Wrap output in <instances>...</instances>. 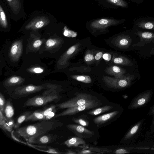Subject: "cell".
I'll use <instances>...</instances> for the list:
<instances>
[{"mask_svg":"<svg viewBox=\"0 0 154 154\" xmlns=\"http://www.w3.org/2000/svg\"><path fill=\"white\" fill-rule=\"evenodd\" d=\"M151 149L154 151V146Z\"/></svg>","mask_w":154,"mask_h":154,"instance_id":"cell-45","label":"cell"},{"mask_svg":"<svg viewBox=\"0 0 154 154\" xmlns=\"http://www.w3.org/2000/svg\"><path fill=\"white\" fill-rule=\"evenodd\" d=\"M0 126L3 130L11 132L12 129L10 127L5 118L3 113L0 110Z\"/></svg>","mask_w":154,"mask_h":154,"instance_id":"cell-21","label":"cell"},{"mask_svg":"<svg viewBox=\"0 0 154 154\" xmlns=\"http://www.w3.org/2000/svg\"><path fill=\"white\" fill-rule=\"evenodd\" d=\"M57 108L56 105H51L42 110V112L45 117L50 112Z\"/></svg>","mask_w":154,"mask_h":154,"instance_id":"cell-33","label":"cell"},{"mask_svg":"<svg viewBox=\"0 0 154 154\" xmlns=\"http://www.w3.org/2000/svg\"><path fill=\"white\" fill-rule=\"evenodd\" d=\"M113 108V106L111 105H106L90 110L88 112V113L91 115L96 116L108 111L112 109Z\"/></svg>","mask_w":154,"mask_h":154,"instance_id":"cell-20","label":"cell"},{"mask_svg":"<svg viewBox=\"0 0 154 154\" xmlns=\"http://www.w3.org/2000/svg\"><path fill=\"white\" fill-rule=\"evenodd\" d=\"M74 78L77 80L85 83H90L91 82V78L88 76L79 75L75 76Z\"/></svg>","mask_w":154,"mask_h":154,"instance_id":"cell-32","label":"cell"},{"mask_svg":"<svg viewBox=\"0 0 154 154\" xmlns=\"http://www.w3.org/2000/svg\"><path fill=\"white\" fill-rule=\"evenodd\" d=\"M43 88L44 87L42 86L29 85L16 88L12 92L10 93L9 95L12 98L17 99L27 97Z\"/></svg>","mask_w":154,"mask_h":154,"instance_id":"cell-7","label":"cell"},{"mask_svg":"<svg viewBox=\"0 0 154 154\" xmlns=\"http://www.w3.org/2000/svg\"><path fill=\"white\" fill-rule=\"evenodd\" d=\"M6 103V101L5 98L3 94L0 93V110L3 113L4 112V109L5 105Z\"/></svg>","mask_w":154,"mask_h":154,"instance_id":"cell-34","label":"cell"},{"mask_svg":"<svg viewBox=\"0 0 154 154\" xmlns=\"http://www.w3.org/2000/svg\"><path fill=\"white\" fill-rule=\"evenodd\" d=\"M57 108L49 113L45 118V120H50L54 117L57 111Z\"/></svg>","mask_w":154,"mask_h":154,"instance_id":"cell-36","label":"cell"},{"mask_svg":"<svg viewBox=\"0 0 154 154\" xmlns=\"http://www.w3.org/2000/svg\"><path fill=\"white\" fill-rule=\"evenodd\" d=\"M94 99L91 95L84 93L78 94L76 96L64 102L56 104L57 109H61L82 105Z\"/></svg>","mask_w":154,"mask_h":154,"instance_id":"cell-3","label":"cell"},{"mask_svg":"<svg viewBox=\"0 0 154 154\" xmlns=\"http://www.w3.org/2000/svg\"><path fill=\"white\" fill-rule=\"evenodd\" d=\"M20 81V79L18 77H12L9 80L7 86H12L13 85L18 84Z\"/></svg>","mask_w":154,"mask_h":154,"instance_id":"cell-35","label":"cell"},{"mask_svg":"<svg viewBox=\"0 0 154 154\" xmlns=\"http://www.w3.org/2000/svg\"><path fill=\"white\" fill-rule=\"evenodd\" d=\"M50 23L49 19L47 17L42 16L37 17L33 18L26 26V29H37L48 25Z\"/></svg>","mask_w":154,"mask_h":154,"instance_id":"cell-11","label":"cell"},{"mask_svg":"<svg viewBox=\"0 0 154 154\" xmlns=\"http://www.w3.org/2000/svg\"><path fill=\"white\" fill-rule=\"evenodd\" d=\"M63 123L55 118L44 120L36 123L19 127L15 133L19 137L28 141L31 138L38 136L62 127Z\"/></svg>","mask_w":154,"mask_h":154,"instance_id":"cell-1","label":"cell"},{"mask_svg":"<svg viewBox=\"0 0 154 154\" xmlns=\"http://www.w3.org/2000/svg\"><path fill=\"white\" fill-rule=\"evenodd\" d=\"M63 144L68 147H76L86 144L85 141L79 137H74L68 139Z\"/></svg>","mask_w":154,"mask_h":154,"instance_id":"cell-16","label":"cell"},{"mask_svg":"<svg viewBox=\"0 0 154 154\" xmlns=\"http://www.w3.org/2000/svg\"><path fill=\"white\" fill-rule=\"evenodd\" d=\"M42 42L40 40L35 41L33 44V46L35 48H38L41 45Z\"/></svg>","mask_w":154,"mask_h":154,"instance_id":"cell-40","label":"cell"},{"mask_svg":"<svg viewBox=\"0 0 154 154\" xmlns=\"http://www.w3.org/2000/svg\"><path fill=\"white\" fill-rule=\"evenodd\" d=\"M33 71L35 73H41L43 71V70L39 68H35L33 69Z\"/></svg>","mask_w":154,"mask_h":154,"instance_id":"cell-43","label":"cell"},{"mask_svg":"<svg viewBox=\"0 0 154 154\" xmlns=\"http://www.w3.org/2000/svg\"><path fill=\"white\" fill-rule=\"evenodd\" d=\"M14 113V109L11 102L10 100H7L3 114L8 123L14 121L13 117Z\"/></svg>","mask_w":154,"mask_h":154,"instance_id":"cell-15","label":"cell"},{"mask_svg":"<svg viewBox=\"0 0 154 154\" xmlns=\"http://www.w3.org/2000/svg\"><path fill=\"white\" fill-rule=\"evenodd\" d=\"M134 78V76L131 75L117 77L114 79L105 77L104 79L107 85L110 87L116 88H121L129 86Z\"/></svg>","mask_w":154,"mask_h":154,"instance_id":"cell-6","label":"cell"},{"mask_svg":"<svg viewBox=\"0 0 154 154\" xmlns=\"http://www.w3.org/2000/svg\"><path fill=\"white\" fill-rule=\"evenodd\" d=\"M119 22V21L113 19L102 18L93 21L91 23V25L94 28L101 29L116 24Z\"/></svg>","mask_w":154,"mask_h":154,"instance_id":"cell-12","label":"cell"},{"mask_svg":"<svg viewBox=\"0 0 154 154\" xmlns=\"http://www.w3.org/2000/svg\"><path fill=\"white\" fill-rule=\"evenodd\" d=\"M132 42V40L129 36L124 35L122 36L119 41V44L120 46L124 48L129 46Z\"/></svg>","mask_w":154,"mask_h":154,"instance_id":"cell-26","label":"cell"},{"mask_svg":"<svg viewBox=\"0 0 154 154\" xmlns=\"http://www.w3.org/2000/svg\"><path fill=\"white\" fill-rule=\"evenodd\" d=\"M78 153L79 154H91L93 153L94 152L91 150H84L79 152Z\"/></svg>","mask_w":154,"mask_h":154,"instance_id":"cell-41","label":"cell"},{"mask_svg":"<svg viewBox=\"0 0 154 154\" xmlns=\"http://www.w3.org/2000/svg\"><path fill=\"white\" fill-rule=\"evenodd\" d=\"M119 112V111L116 110L99 116L94 119V122L97 126L104 124L114 118Z\"/></svg>","mask_w":154,"mask_h":154,"instance_id":"cell-14","label":"cell"},{"mask_svg":"<svg viewBox=\"0 0 154 154\" xmlns=\"http://www.w3.org/2000/svg\"><path fill=\"white\" fill-rule=\"evenodd\" d=\"M146 120V119L143 118L132 125L123 137L122 142L128 143L134 140L139 134Z\"/></svg>","mask_w":154,"mask_h":154,"instance_id":"cell-8","label":"cell"},{"mask_svg":"<svg viewBox=\"0 0 154 154\" xmlns=\"http://www.w3.org/2000/svg\"><path fill=\"white\" fill-rule=\"evenodd\" d=\"M138 27L147 29L154 30V21L143 20L137 24Z\"/></svg>","mask_w":154,"mask_h":154,"instance_id":"cell-23","label":"cell"},{"mask_svg":"<svg viewBox=\"0 0 154 154\" xmlns=\"http://www.w3.org/2000/svg\"><path fill=\"white\" fill-rule=\"evenodd\" d=\"M45 120V117L42 110H36L32 112L26 118L25 122L42 121Z\"/></svg>","mask_w":154,"mask_h":154,"instance_id":"cell-19","label":"cell"},{"mask_svg":"<svg viewBox=\"0 0 154 154\" xmlns=\"http://www.w3.org/2000/svg\"><path fill=\"white\" fill-rule=\"evenodd\" d=\"M60 138L57 134L47 133L31 138L27 142L31 144L44 145L52 143Z\"/></svg>","mask_w":154,"mask_h":154,"instance_id":"cell-9","label":"cell"},{"mask_svg":"<svg viewBox=\"0 0 154 154\" xmlns=\"http://www.w3.org/2000/svg\"><path fill=\"white\" fill-rule=\"evenodd\" d=\"M109 71L112 74H116L117 77L123 76L125 72V70L116 66L110 67Z\"/></svg>","mask_w":154,"mask_h":154,"instance_id":"cell-29","label":"cell"},{"mask_svg":"<svg viewBox=\"0 0 154 154\" xmlns=\"http://www.w3.org/2000/svg\"><path fill=\"white\" fill-rule=\"evenodd\" d=\"M85 116L83 115L76 118H73L72 120L74 122L80 125L83 126H88L89 122L86 118Z\"/></svg>","mask_w":154,"mask_h":154,"instance_id":"cell-25","label":"cell"},{"mask_svg":"<svg viewBox=\"0 0 154 154\" xmlns=\"http://www.w3.org/2000/svg\"><path fill=\"white\" fill-rule=\"evenodd\" d=\"M66 127L78 137L82 139L90 138L94 134L93 132L80 125L68 124L66 125Z\"/></svg>","mask_w":154,"mask_h":154,"instance_id":"cell-10","label":"cell"},{"mask_svg":"<svg viewBox=\"0 0 154 154\" xmlns=\"http://www.w3.org/2000/svg\"><path fill=\"white\" fill-rule=\"evenodd\" d=\"M57 41L56 40L53 39H50L46 41V45L48 47H51L55 45Z\"/></svg>","mask_w":154,"mask_h":154,"instance_id":"cell-37","label":"cell"},{"mask_svg":"<svg viewBox=\"0 0 154 154\" xmlns=\"http://www.w3.org/2000/svg\"><path fill=\"white\" fill-rule=\"evenodd\" d=\"M32 112L31 111H27L23 113L17 119L14 128L16 129L19 128L20 125L23 122L25 121L27 117Z\"/></svg>","mask_w":154,"mask_h":154,"instance_id":"cell-22","label":"cell"},{"mask_svg":"<svg viewBox=\"0 0 154 154\" xmlns=\"http://www.w3.org/2000/svg\"><path fill=\"white\" fill-rule=\"evenodd\" d=\"M153 93L152 91L148 90L139 94L130 103L128 109H135L145 106L150 101Z\"/></svg>","mask_w":154,"mask_h":154,"instance_id":"cell-5","label":"cell"},{"mask_svg":"<svg viewBox=\"0 0 154 154\" xmlns=\"http://www.w3.org/2000/svg\"><path fill=\"white\" fill-rule=\"evenodd\" d=\"M110 57V56L109 54H105L103 55V58L106 60H109Z\"/></svg>","mask_w":154,"mask_h":154,"instance_id":"cell-44","label":"cell"},{"mask_svg":"<svg viewBox=\"0 0 154 154\" xmlns=\"http://www.w3.org/2000/svg\"><path fill=\"white\" fill-rule=\"evenodd\" d=\"M94 59L93 56L91 54H88L85 55V60L86 61H89Z\"/></svg>","mask_w":154,"mask_h":154,"instance_id":"cell-38","label":"cell"},{"mask_svg":"<svg viewBox=\"0 0 154 154\" xmlns=\"http://www.w3.org/2000/svg\"><path fill=\"white\" fill-rule=\"evenodd\" d=\"M12 10L14 13H17L20 9L21 3L20 0H6Z\"/></svg>","mask_w":154,"mask_h":154,"instance_id":"cell-24","label":"cell"},{"mask_svg":"<svg viewBox=\"0 0 154 154\" xmlns=\"http://www.w3.org/2000/svg\"><path fill=\"white\" fill-rule=\"evenodd\" d=\"M148 115L149 116H152V119L149 130L147 133L148 134L150 135L154 133V104L150 108Z\"/></svg>","mask_w":154,"mask_h":154,"instance_id":"cell-28","label":"cell"},{"mask_svg":"<svg viewBox=\"0 0 154 154\" xmlns=\"http://www.w3.org/2000/svg\"><path fill=\"white\" fill-rule=\"evenodd\" d=\"M22 45L20 42H17L12 45L10 51V55L14 60H17L22 52Z\"/></svg>","mask_w":154,"mask_h":154,"instance_id":"cell-17","label":"cell"},{"mask_svg":"<svg viewBox=\"0 0 154 154\" xmlns=\"http://www.w3.org/2000/svg\"><path fill=\"white\" fill-rule=\"evenodd\" d=\"M0 23L1 26L5 28L8 26V22L5 13L1 5L0 6Z\"/></svg>","mask_w":154,"mask_h":154,"instance_id":"cell-30","label":"cell"},{"mask_svg":"<svg viewBox=\"0 0 154 154\" xmlns=\"http://www.w3.org/2000/svg\"><path fill=\"white\" fill-rule=\"evenodd\" d=\"M101 104L102 103H100V101L94 99L91 101L84 104L67 108L63 112L56 114L54 118L72 115L80 112L95 108Z\"/></svg>","mask_w":154,"mask_h":154,"instance_id":"cell-4","label":"cell"},{"mask_svg":"<svg viewBox=\"0 0 154 154\" xmlns=\"http://www.w3.org/2000/svg\"><path fill=\"white\" fill-rule=\"evenodd\" d=\"M76 48L74 46L71 47L67 51V54L68 55H71L73 54L75 51Z\"/></svg>","mask_w":154,"mask_h":154,"instance_id":"cell-39","label":"cell"},{"mask_svg":"<svg viewBox=\"0 0 154 154\" xmlns=\"http://www.w3.org/2000/svg\"><path fill=\"white\" fill-rule=\"evenodd\" d=\"M103 55V54L102 52H99L96 55L95 57V59L97 60H98L101 58Z\"/></svg>","mask_w":154,"mask_h":154,"instance_id":"cell-42","label":"cell"},{"mask_svg":"<svg viewBox=\"0 0 154 154\" xmlns=\"http://www.w3.org/2000/svg\"><path fill=\"white\" fill-rule=\"evenodd\" d=\"M29 144L32 147H33L39 150L44 152L53 153L60 154L62 153L60 152L58 149L51 146H47L44 145H33L31 144V143Z\"/></svg>","mask_w":154,"mask_h":154,"instance_id":"cell-18","label":"cell"},{"mask_svg":"<svg viewBox=\"0 0 154 154\" xmlns=\"http://www.w3.org/2000/svg\"><path fill=\"white\" fill-rule=\"evenodd\" d=\"M61 97L54 91L45 92L42 95H39L28 99L23 103V107L40 106L51 102H58Z\"/></svg>","mask_w":154,"mask_h":154,"instance_id":"cell-2","label":"cell"},{"mask_svg":"<svg viewBox=\"0 0 154 154\" xmlns=\"http://www.w3.org/2000/svg\"><path fill=\"white\" fill-rule=\"evenodd\" d=\"M108 2L115 5L123 8H126L127 4L123 0H106Z\"/></svg>","mask_w":154,"mask_h":154,"instance_id":"cell-31","label":"cell"},{"mask_svg":"<svg viewBox=\"0 0 154 154\" xmlns=\"http://www.w3.org/2000/svg\"><path fill=\"white\" fill-rule=\"evenodd\" d=\"M113 62L116 64H121L123 65L131 66L133 63L129 59L124 57H118L114 59Z\"/></svg>","mask_w":154,"mask_h":154,"instance_id":"cell-27","label":"cell"},{"mask_svg":"<svg viewBox=\"0 0 154 154\" xmlns=\"http://www.w3.org/2000/svg\"><path fill=\"white\" fill-rule=\"evenodd\" d=\"M135 34L139 37L140 41L137 44L134 45V46H141L150 42H154V33H153L139 31Z\"/></svg>","mask_w":154,"mask_h":154,"instance_id":"cell-13","label":"cell"}]
</instances>
